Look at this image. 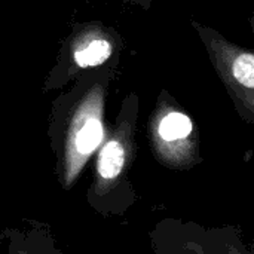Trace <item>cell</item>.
<instances>
[{
  "label": "cell",
  "instance_id": "obj_1",
  "mask_svg": "<svg viewBox=\"0 0 254 254\" xmlns=\"http://www.w3.org/2000/svg\"><path fill=\"white\" fill-rule=\"evenodd\" d=\"M103 125L97 116H89L85 119L73 134L71 138V153L68 156V183L79 173L83 159L89 156L101 143Z\"/></svg>",
  "mask_w": 254,
  "mask_h": 254
},
{
  "label": "cell",
  "instance_id": "obj_2",
  "mask_svg": "<svg viewBox=\"0 0 254 254\" xmlns=\"http://www.w3.org/2000/svg\"><path fill=\"white\" fill-rule=\"evenodd\" d=\"M127 161V152L119 140H110L101 149L97 164L98 185H112L122 173Z\"/></svg>",
  "mask_w": 254,
  "mask_h": 254
},
{
  "label": "cell",
  "instance_id": "obj_3",
  "mask_svg": "<svg viewBox=\"0 0 254 254\" xmlns=\"http://www.w3.org/2000/svg\"><path fill=\"white\" fill-rule=\"evenodd\" d=\"M159 135L165 141H177L189 137L192 132V122L190 119L179 112H173L167 115L159 124Z\"/></svg>",
  "mask_w": 254,
  "mask_h": 254
},
{
  "label": "cell",
  "instance_id": "obj_4",
  "mask_svg": "<svg viewBox=\"0 0 254 254\" xmlns=\"http://www.w3.org/2000/svg\"><path fill=\"white\" fill-rule=\"evenodd\" d=\"M112 51L113 48L107 40L98 39V40H92L83 49L76 51L74 60L80 67H94L103 64L112 55Z\"/></svg>",
  "mask_w": 254,
  "mask_h": 254
},
{
  "label": "cell",
  "instance_id": "obj_5",
  "mask_svg": "<svg viewBox=\"0 0 254 254\" xmlns=\"http://www.w3.org/2000/svg\"><path fill=\"white\" fill-rule=\"evenodd\" d=\"M235 79L246 88L252 89L254 86V57L252 54H241L237 57L232 65Z\"/></svg>",
  "mask_w": 254,
  "mask_h": 254
}]
</instances>
